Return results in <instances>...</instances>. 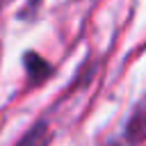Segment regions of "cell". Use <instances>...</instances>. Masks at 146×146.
Masks as SVG:
<instances>
[{"label": "cell", "instance_id": "obj_1", "mask_svg": "<svg viewBox=\"0 0 146 146\" xmlns=\"http://www.w3.org/2000/svg\"><path fill=\"white\" fill-rule=\"evenodd\" d=\"M25 66H27V73L36 80H43L48 73H50V66L43 57H39L36 52H27L25 55Z\"/></svg>", "mask_w": 146, "mask_h": 146}, {"label": "cell", "instance_id": "obj_2", "mask_svg": "<svg viewBox=\"0 0 146 146\" xmlns=\"http://www.w3.org/2000/svg\"><path fill=\"white\" fill-rule=\"evenodd\" d=\"M46 141H48V128L46 123H36L16 146H46Z\"/></svg>", "mask_w": 146, "mask_h": 146}, {"label": "cell", "instance_id": "obj_3", "mask_svg": "<svg viewBox=\"0 0 146 146\" xmlns=\"http://www.w3.org/2000/svg\"><path fill=\"white\" fill-rule=\"evenodd\" d=\"M105 146H123V144H119V141H112V144H105Z\"/></svg>", "mask_w": 146, "mask_h": 146}]
</instances>
